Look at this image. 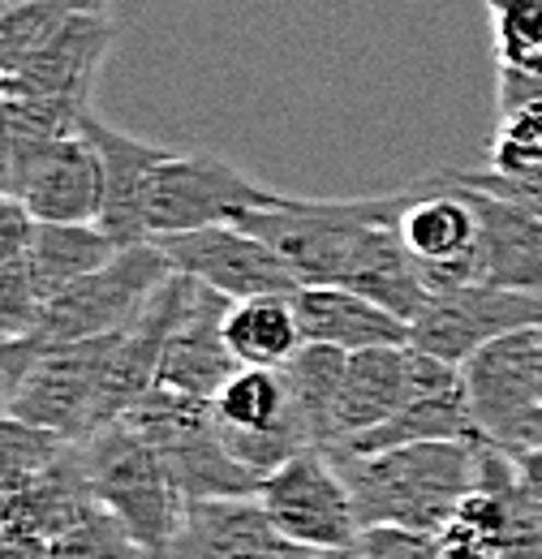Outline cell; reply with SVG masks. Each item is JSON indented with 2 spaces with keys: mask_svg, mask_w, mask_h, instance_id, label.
Instances as JSON below:
<instances>
[{
  "mask_svg": "<svg viewBox=\"0 0 542 559\" xmlns=\"http://www.w3.org/2000/svg\"><path fill=\"white\" fill-rule=\"evenodd\" d=\"M478 443L482 439H422L384 452H340L337 465L353 490L362 530L405 525L439 534L478 483Z\"/></svg>",
  "mask_w": 542,
  "mask_h": 559,
  "instance_id": "1",
  "label": "cell"
},
{
  "mask_svg": "<svg viewBox=\"0 0 542 559\" xmlns=\"http://www.w3.org/2000/svg\"><path fill=\"white\" fill-rule=\"evenodd\" d=\"M86 483L95 499L146 547V556L164 551L186 516V495L173 483L164 456L138 435L130 421H108L95 435L78 439Z\"/></svg>",
  "mask_w": 542,
  "mask_h": 559,
  "instance_id": "2",
  "label": "cell"
},
{
  "mask_svg": "<svg viewBox=\"0 0 542 559\" xmlns=\"http://www.w3.org/2000/svg\"><path fill=\"white\" fill-rule=\"evenodd\" d=\"M177 267L155 241L121 246L99 272L73 280L57 297L44 301L39 328L31 332L35 345H73V341H95L130 328L138 310L151 301V293L173 276Z\"/></svg>",
  "mask_w": 542,
  "mask_h": 559,
  "instance_id": "3",
  "label": "cell"
},
{
  "mask_svg": "<svg viewBox=\"0 0 542 559\" xmlns=\"http://www.w3.org/2000/svg\"><path fill=\"white\" fill-rule=\"evenodd\" d=\"M466 392L482 443H495L512 456L542 443V328H521L486 349H478L466 366Z\"/></svg>",
  "mask_w": 542,
  "mask_h": 559,
  "instance_id": "4",
  "label": "cell"
},
{
  "mask_svg": "<svg viewBox=\"0 0 542 559\" xmlns=\"http://www.w3.org/2000/svg\"><path fill=\"white\" fill-rule=\"evenodd\" d=\"M271 203H280V194L246 177L224 155L168 151V159L155 168L146 190V241L211 228V224H237L241 215L263 211Z\"/></svg>",
  "mask_w": 542,
  "mask_h": 559,
  "instance_id": "5",
  "label": "cell"
},
{
  "mask_svg": "<svg viewBox=\"0 0 542 559\" xmlns=\"http://www.w3.org/2000/svg\"><path fill=\"white\" fill-rule=\"evenodd\" d=\"M397 233L409 246V254H413V263H417L431 293L478 284L482 219H478L474 194L457 177V168H444L435 177H422V181L405 186Z\"/></svg>",
  "mask_w": 542,
  "mask_h": 559,
  "instance_id": "6",
  "label": "cell"
},
{
  "mask_svg": "<svg viewBox=\"0 0 542 559\" xmlns=\"http://www.w3.org/2000/svg\"><path fill=\"white\" fill-rule=\"evenodd\" d=\"M113 345L117 332L73 345H39L26 374L9 392L4 414L44 426L73 443L86 439L99 426V396H104V370Z\"/></svg>",
  "mask_w": 542,
  "mask_h": 559,
  "instance_id": "7",
  "label": "cell"
},
{
  "mask_svg": "<svg viewBox=\"0 0 542 559\" xmlns=\"http://www.w3.org/2000/svg\"><path fill=\"white\" fill-rule=\"evenodd\" d=\"M259 503L280 534L310 551H344L362 538V516L337 456L323 448H302L259 483Z\"/></svg>",
  "mask_w": 542,
  "mask_h": 559,
  "instance_id": "8",
  "label": "cell"
},
{
  "mask_svg": "<svg viewBox=\"0 0 542 559\" xmlns=\"http://www.w3.org/2000/svg\"><path fill=\"white\" fill-rule=\"evenodd\" d=\"M439 547L448 559H517L530 547H542L512 452L478 443V483L444 521Z\"/></svg>",
  "mask_w": 542,
  "mask_h": 559,
  "instance_id": "9",
  "label": "cell"
},
{
  "mask_svg": "<svg viewBox=\"0 0 542 559\" xmlns=\"http://www.w3.org/2000/svg\"><path fill=\"white\" fill-rule=\"evenodd\" d=\"M521 328H542V293L461 284L431 293L422 314L409 323V345L448 366H466L478 349Z\"/></svg>",
  "mask_w": 542,
  "mask_h": 559,
  "instance_id": "10",
  "label": "cell"
},
{
  "mask_svg": "<svg viewBox=\"0 0 542 559\" xmlns=\"http://www.w3.org/2000/svg\"><path fill=\"white\" fill-rule=\"evenodd\" d=\"M4 190L44 224H99L104 215V168L82 130L17 151Z\"/></svg>",
  "mask_w": 542,
  "mask_h": 559,
  "instance_id": "11",
  "label": "cell"
},
{
  "mask_svg": "<svg viewBox=\"0 0 542 559\" xmlns=\"http://www.w3.org/2000/svg\"><path fill=\"white\" fill-rule=\"evenodd\" d=\"M168 263L199 284L215 288L228 301H246V297H263V293H293L297 276L288 272V263L271 250L263 237H255L241 224H211L195 233H177V237H160L155 241Z\"/></svg>",
  "mask_w": 542,
  "mask_h": 559,
  "instance_id": "12",
  "label": "cell"
},
{
  "mask_svg": "<svg viewBox=\"0 0 542 559\" xmlns=\"http://www.w3.org/2000/svg\"><path fill=\"white\" fill-rule=\"evenodd\" d=\"M151 559H315V551L275 530L259 495H224L190 499L177 534Z\"/></svg>",
  "mask_w": 542,
  "mask_h": 559,
  "instance_id": "13",
  "label": "cell"
},
{
  "mask_svg": "<svg viewBox=\"0 0 542 559\" xmlns=\"http://www.w3.org/2000/svg\"><path fill=\"white\" fill-rule=\"evenodd\" d=\"M113 44H117L113 13H78L9 73V82L17 91H26V95L69 112L73 121H82L91 112L95 73L108 61Z\"/></svg>",
  "mask_w": 542,
  "mask_h": 559,
  "instance_id": "14",
  "label": "cell"
},
{
  "mask_svg": "<svg viewBox=\"0 0 542 559\" xmlns=\"http://www.w3.org/2000/svg\"><path fill=\"white\" fill-rule=\"evenodd\" d=\"M422 439H478V426L461 366H448L431 353L413 349V357H409V392L401 409L384 426H375L370 435L340 448V452H384V448L422 443ZM340 452H332V456H340Z\"/></svg>",
  "mask_w": 542,
  "mask_h": 559,
  "instance_id": "15",
  "label": "cell"
},
{
  "mask_svg": "<svg viewBox=\"0 0 542 559\" xmlns=\"http://www.w3.org/2000/svg\"><path fill=\"white\" fill-rule=\"evenodd\" d=\"M95 155H99V168H104V215H99V228L117 241V246H138L146 241V190H151V177L155 168L168 159L164 146L155 142H142L117 126H108L104 117H95V108L82 117L78 126Z\"/></svg>",
  "mask_w": 542,
  "mask_h": 559,
  "instance_id": "16",
  "label": "cell"
},
{
  "mask_svg": "<svg viewBox=\"0 0 542 559\" xmlns=\"http://www.w3.org/2000/svg\"><path fill=\"white\" fill-rule=\"evenodd\" d=\"M228 297H220L215 288L199 284L190 310L181 314L177 332L168 336V349L160 361V388L186 392L195 401H215L220 388L241 370V361L233 357L224 341V314H228Z\"/></svg>",
  "mask_w": 542,
  "mask_h": 559,
  "instance_id": "17",
  "label": "cell"
},
{
  "mask_svg": "<svg viewBox=\"0 0 542 559\" xmlns=\"http://www.w3.org/2000/svg\"><path fill=\"white\" fill-rule=\"evenodd\" d=\"M293 314H297L306 345H332L344 353L375 349V345H409V323L401 314L340 284H297Z\"/></svg>",
  "mask_w": 542,
  "mask_h": 559,
  "instance_id": "18",
  "label": "cell"
},
{
  "mask_svg": "<svg viewBox=\"0 0 542 559\" xmlns=\"http://www.w3.org/2000/svg\"><path fill=\"white\" fill-rule=\"evenodd\" d=\"M457 177H461V168H457ZM470 194H474L478 219H482L478 284L542 293V211L499 199V194H486L478 186H470Z\"/></svg>",
  "mask_w": 542,
  "mask_h": 559,
  "instance_id": "19",
  "label": "cell"
},
{
  "mask_svg": "<svg viewBox=\"0 0 542 559\" xmlns=\"http://www.w3.org/2000/svg\"><path fill=\"white\" fill-rule=\"evenodd\" d=\"M409 357H413L409 345H375V349L349 353L337 414H332V430H337L332 452L370 435L401 409L409 392Z\"/></svg>",
  "mask_w": 542,
  "mask_h": 559,
  "instance_id": "20",
  "label": "cell"
},
{
  "mask_svg": "<svg viewBox=\"0 0 542 559\" xmlns=\"http://www.w3.org/2000/svg\"><path fill=\"white\" fill-rule=\"evenodd\" d=\"M224 341L241 366L280 370L306 345L297 314H293V293H263V297L233 301L224 314Z\"/></svg>",
  "mask_w": 542,
  "mask_h": 559,
  "instance_id": "21",
  "label": "cell"
},
{
  "mask_svg": "<svg viewBox=\"0 0 542 559\" xmlns=\"http://www.w3.org/2000/svg\"><path fill=\"white\" fill-rule=\"evenodd\" d=\"M344 361H349L344 349H332V345H302V349L280 366L284 388H288V409H293V418L302 421L306 439H310L315 448H323V452H332V443H337L332 414H337Z\"/></svg>",
  "mask_w": 542,
  "mask_h": 559,
  "instance_id": "22",
  "label": "cell"
},
{
  "mask_svg": "<svg viewBox=\"0 0 542 559\" xmlns=\"http://www.w3.org/2000/svg\"><path fill=\"white\" fill-rule=\"evenodd\" d=\"M121 246L99 228V224H44L35 228V241H31V276L39 297H57L61 288H69L73 280L99 272Z\"/></svg>",
  "mask_w": 542,
  "mask_h": 559,
  "instance_id": "23",
  "label": "cell"
},
{
  "mask_svg": "<svg viewBox=\"0 0 542 559\" xmlns=\"http://www.w3.org/2000/svg\"><path fill=\"white\" fill-rule=\"evenodd\" d=\"M211 414L224 435H255V430H275L284 421H297L288 409L284 374L268 366H241L211 401Z\"/></svg>",
  "mask_w": 542,
  "mask_h": 559,
  "instance_id": "24",
  "label": "cell"
},
{
  "mask_svg": "<svg viewBox=\"0 0 542 559\" xmlns=\"http://www.w3.org/2000/svg\"><path fill=\"white\" fill-rule=\"evenodd\" d=\"M78 13H113V0H26L0 13V78L17 70L48 35Z\"/></svg>",
  "mask_w": 542,
  "mask_h": 559,
  "instance_id": "25",
  "label": "cell"
},
{
  "mask_svg": "<svg viewBox=\"0 0 542 559\" xmlns=\"http://www.w3.org/2000/svg\"><path fill=\"white\" fill-rule=\"evenodd\" d=\"M69 448L73 439H61L44 426H31L0 409V495H13L31 487L35 478H44Z\"/></svg>",
  "mask_w": 542,
  "mask_h": 559,
  "instance_id": "26",
  "label": "cell"
},
{
  "mask_svg": "<svg viewBox=\"0 0 542 559\" xmlns=\"http://www.w3.org/2000/svg\"><path fill=\"white\" fill-rule=\"evenodd\" d=\"M491 39L499 70L542 73V0H495Z\"/></svg>",
  "mask_w": 542,
  "mask_h": 559,
  "instance_id": "27",
  "label": "cell"
},
{
  "mask_svg": "<svg viewBox=\"0 0 542 559\" xmlns=\"http://www.w3.org/2000/svg\"><path fill=\"white\" fill-rule=\"evenodd\" d=\"M486 168H495L512 181L542 186V104L499 112V130L486 151Z\"/></svg>",
  "mask_w": 542,
  "mask_h": 559,
  "instance_id": "28",
  "label": "cell"
},
{
  "mask_svg": "<svg viewBox=\"0 0 542 559\" xmlns=\"http://www.w3.org/2000/svg\"><path fill=\"white\" fill-rule=\"evenodd\" d=\"M52 559H151L134 534L95 499L52 543Z\"/></svg>",
  "mask_w": 542,
  "mask_h": 559,
  "instance_id": "29",
  "label": "cell"
},
{
  "mask_svg": "<svg viewBox=\"0 0 542 559\" xmlns=\"http://www.w3.org/2000/svg\"><path fill=\"white\" fill-rule=\"evenodd\" d=\"M39 314H44V297L35 288L31 263L26 259L0 263V336L4 341L31 336L39 328Z\"/></svg>",
  "mask_w": 542,
  "mask_h": 559,
  "instance_id": "30",
  "label": "cell"
},
{
  "mask_svg": "<svg viewBox=\"0 0 542 559\" xmlns=\"http://www.w3.org/2000/svg\"><path fill=\"white\" fill-rule=\"evenodd\" d=\"M353 559H448L439 534L405 530V525H366L353 543Z\"/></svg>",
  "mask_w": 542,
  "mask_h": 559,
  "instance_id": "31",
  "label": "cell"
},
{
  "mask_svg": "<svg viewBox=\"0 0 542 559\" xmlns=\"http://www.w3.org/2000/svg\"><path fill=\"white\" fill-rule=\"evenodd\" d=\"M35 211L26 207L17 194L0 190V263H13V259H26L31 254V241H35Z\"/></svg>",
  "mask_w": 542,
  "mask_h": 559,
  "instance_id": "32",
  "label": "cell"
},
{
  "mask_svg": "<svg viewBox=\"0 0 542 559\" xmlns=\"http://www.w3.org/2000/svg\"><path fill=\"white\" fill-rule=\"evenodd\" d=\"M530 104H542V73H495V108L499 112H517V108H530Z\"/></svg>",
  "mask_w": 542,
  "mask_h": 559,
  "instance_id": "33",
  "label": "cell"
},
{
  "mask_svg": "<svg viewBox=\"0 0 542 559\" xmlns=\"http://www.w3.org/2000/svg\"><path fill=\"white\" fill-rule=\"evenodd\" d=\"M517 478H521L526 508H530V516H534V525H539L542 534V443L517 456Z\"/></svg>",
  "mask_w": 542,
  "mask_h": 559,
  "instance_id": "34",
  "label": "cell"
},
{
  "mask_svg": "<svg viewBox=\"0 0 542 559\" xmlns=\"http://www.w3.org/2000/svg\"><path fill=\"white\" fill-rule=\"evenodd\" d=\"M9 181V99H4V78H0V190Z\"/></svg>",
  "mask_w": 542,
  "mask_h": 559,
  "instance_id": "35",
  "label": "cell"
},
{
  "mask_svg": "<svg viewBox=\"0 0 542 559\" xmlns=\"http://www.w3.org/2000/svg\"><path fill=\"white\" fill-rule=\"evenodd\" d=\"M315 559H353V547H344V551H315Z\"/></svg>",
  "mask_w": 542,
  "mask_h": 559,
  "instance_id": "36",
  "label": "cell"
},
{
  "mask_svg": "<svg viewBox=\"0 0 542 559\" xmlns=\"http://www.w3.org/2000/svg\"><path fill=\"white\" fill-rule=\"evenodd\" d=\"M17 4H26V0H0V13H4V9H17Z\"/></svg>",
  "mask_w": 542,
  "mask_h": 559,
  "instance_id": "37",
  "label": "cell"
},
{
  "mask_svg": "<svg viewBox=\"0 0 542 559\" xmlns=\"http://www.w3.org/2000/svg\"><path fill=\"white\" fill-rule=\"evenodd\" d=\"M0 345H9V341H4V336H0Z\"/></svg>",
  "mask_w": 542,
  "mask_h": 559,
  "instance_id": "38",
  "label": "cell"
},
{
  "mask_svg": "<svg viewBox=\"0 0 542 559\" xmlns=\"http://www.w3.org/2000/svg\"><path fill=\"white\" fill-rule=\"evenodd\" d=\"M486 4H495V0H486Z\"/></svg>",
  "mask_w": 542,
  "mask_h": 559,
  "instance_id": "39",
  "label": "cell"
}]
</instances>
